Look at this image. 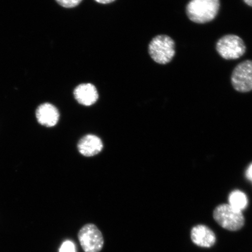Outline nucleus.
<instances>
[{
  "instance_id": "obj_1",
  "label": "nucleus",
  "mask_w": 252,
  "mask_h": 252,
  "mask_svg": "<svg viewBox=\"0 0 252 252\" xmlns=\"http://www.w3.org/2000/svg\"><path fill=\"white\" fill-rule=\"evenodd\" d=\"M220 8V0H190L186 7V13L193 23L204 24L213 21Z\"/></svg>"
},
{
  "instance_id": "obj_2",
  "label": "nucleus",
  "mask_w": 252,
  "mask_h": 252,
  "mask_svg": "<svg viewBox=\"0 0 252 252\" xmlns=\"http://www.w3.org/2000/svg\"><path fill=\"white\" fill-rule=\"evenodd\" d=\"M175 47L172 37L166 34H159L151 40L149 46V55L158 64H167L174 58Z\"/></svg>"
},
{
  "instance_id": "obj_3",
  "label": "nucleus",
  "mask_w": 252,
  "mask_h": 252,
  "mask_svg": "<svg viewBox=\"0 0 252 252\" xmlns=\"http://www.w3.org/2000/svg\"><path fill=\"white\" fill-rule=\"evenodd\" d=\"M213 218L221 227L229 231H238L244 227L245 219L243 213L228 204H221L216 207Z\"/></svg>"
},
{
  "instance_id": "obj_4",
  "label": "nucleus",
  "mask_w": 252,
  "mask_h": 252,
  "mask_svg": "<svg viewBox=\"0 0 252 252\" xmlns=\"http://www.w3.org/2000/svg\"><path fill=\"white\" fill-rule=\"evenodd\" d=\"M216 49L222 58L231 61L243 56L247 51V46L241 37L235 34H228L217 41Z\"/></svg>"
},
{
  "instance_id": "obj_5",
  "label": "nucleus",
  "mask_w": 252,
  "mask_h": 252,
  "mask_svg": "<svg viewBox=\"0 0 252 252\" xmlns=\"http://www.w3.org/2000/svg\"><path fill=\"white\" fill-rule=\"evenodd\" d=\"M78 241L84 252H100L104 245L102 233L94 223H87L78 233Z\"/></svg>"
},
{
  "instance_id": "obj_6",
  "label": "nucleus",
  "mask_w": 252,
  "mask_h": 252,
  "mask_svg": "<svg viewBox=\"0 0 252 252\" xmlns=\"http://www.w3.org/2000/svg\"><path fill=\"white\" fill-rule=\"evenodd\" d=\"M231 82L233 88L239 93H246L252 91V61L242 62L232 71Z\"/></svg>"
},
{
  "instance_id": "obj_7",
  "label": "nucleus",
  "mask_w": 252,
  "mask_h": 252,
  "mask_svg": "<svg viewBox=\"0 0 252 252\" xmlns=\"http://www.w3.org/2000/svg\"><path fill=\"white\" fill-rule=\"evenodd\" d=\"M190 238L194 245L204 248L213 247L217 241L215 233L209 226L203 224L195 225L191 228Z\"/></svg>"
},
{
  "instance_id": "obj_8",
  "label": "nucleus",
  "mask_w": 252,
  "mask_h": 252,
  "mask_svg": "<svg viewBox=\"0 0 252 252\" xmlns=\"http://www.w3.org/2000/svg\"><path fill=\"white\" fill-rule=\"evenodd\" d=\"M36 117L40 125L52 127L58 124L60 113L58 108L52 104L44 103L37 107Z\"/></svg>"
},
{
  "instance_id": "obj_9",
  "label": "nucleus",
  "mask_w": 252,
  "mask_h": 252,
  "mask_svg": "<svg viewBox=\"0 0 252 252\" xmlns=\"http://www.w3.org/2000/svg\"><path fill=\"white\" fill-rule=\"evenodd\" d=\"M74 95L79 103L86 106L94 105L99 97L96 87L90 83L79 85L75 88Z\"/></svg>"
},
{
  "instance_id": "obj_10",
  "label": "nucleus",
  "mask_w": 252,
  "mask_h": 252,
  "mask_svg": "<svg viewBox=\"0 0 252 252\" xmlns=\"http://www.w3.org/2000/svg\"><path fill=\"white\" fill-rule=\"evenodd\" d=\"M103 147L100 138L95 135L88 134L79 141L78 150L82 155L91 157L101 152Z\"/></svg>"
},
{
  "instance_id": "obj_11",
  "label": "nucleus",
  "mask_w": 252,
  "mask_h": 252,
  "mask_svg": "<svg viewBox=\"0 0 252 252\" xmlns=\"http://www.w3.org/2000/svg\"><path fill=\"white\" fill-rule=\"evenodd\" d=\"M228 204L234 209L242 212L248 206V198L243 191L234 190L229 195Z\"/></svg>"
},
{
  "instance_id": "obj_12",
  "label": "nucleus",
  "mask_w": 252,
  "mask_h": 252,
  "mask_svg": "<svg viewBox=\"0 0 252 252\" xmlns=\"http://www.w3.org/2000/svg\"><path fill=\"white\" fill-rule=\"evenodd\" d=\"M83 0H56L62 7L66 8H72L77 7Z\"/></svg>"
},
{
  "instance_id": "obj_13",
  "label": "nucleus",
  "mask_w": 252,
  "mask_h": 252,
  "mask_svg": "<svg viewBox=\"0 0 252 252\" xmlns=\"http://www.w3.org/2000/svg\"><path fill=\"white\" fill-rule=\"evenodd\" d=\"M59 252H75V245L70 241H66L60 248Z\"/></svg>"
},
{
  "instance_id": "obj_14",
  "label": "nucleus",
  "mask_w": 252,
  "mask_h": 252,
  "mask_svg": "<svg viewBox=\"0 0 252 252\" xmlns=\"http://www.w3.org/2000/svg\"><path fill=\"white\" fill-rule=\"evenodd\" d=\"M246 178L252 183V163L248 166L246 171Z\"/></svg>"
},
{
  "instance_id": "obj_15",
  "label": "nucleus",
  "mask_w": 252,
  "mask_h": 252,
  "mask_svg": "<svg viewBox=\"0 0 252 252\" xmlns=\"http://www.w3.org/2000/svg\"><path fill=\"white\" fill-rule=\"evenodd\" d=\"M94 1L99 3V4H108L114 2L115 0H94Z\"/></svg>"
},
{
  "instance_id": "obj_16",
  "label": "nucleus",
  "mask_w": 252,
  "mask_h": 252,
  "mask_svg": "<svg viewBox=\"0 0 252 252\" xmlns=\"http://www.w3.org/2000/svg\"><path fill=\"white\" fill-rule=\"evenodd\" d=\"M246 4L252 7V0H244Z\"/></svg>"
}]
</instances>
